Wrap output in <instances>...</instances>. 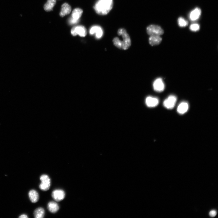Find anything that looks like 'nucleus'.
<instances>
[{
  "label": "nucleus",
  "instance_id": "nucleus-1",
  "mask_svg": "<svg viewBox=\"0 0 218 218\" xmlns=\"http://www.w3.org/2000/svg\"><path fill=\"white\" fill-rule=\"evenodd\" d=\"M119 36H121L122 41H120L119 38L116 37L113 40L114 45L118 48L124 50L129 49L131 45L130 36L126 30L123 28L119 29L117 32Z\"/></svg>",
  "mask_w": 218,
  "mask_h": 218
},
{
  "label": "nucleus",
  "instance_id": "nucleus-2",
  "mask_svg": "<svg viewBox=\"0 0 218 218\" xmlns=\"http://www.w3.org/2000/svg\"><path fill=\"white\" fill-rule=\"evenodd\" d=\"M113 5V0H98L94 8L97 14L105 15L110 12Z\"/></svg>",
  "mask_w": 218,
  "mask_h": 218
},
{
  "label": "nucleus",
  "instance_id": "nucleus-3",
  "mask_svg": "<svg viewBox=\"0 0 218 218\" xmlns=\"http://www.w3.org/2000/svg\"><path fill=\"white\" fill-rule=\"evenodd\" d=\"M83 10L79 8L74 9L72 11L71 17L68 20V23L70 25L77 24L79 22L83 13Z\"/></svg>",
  "mask_w": 218,
  "mask_h": 218
},
{
  "label": "nucleus",
  "instance_id": "nucleus-4",
  "mask_svg": "<svg viewBox=\"0 0 218 218\" xmlns=\"http://www.w3.org/2000/svg\"><path fill=\"white\" fill-rule=\"evenodd\" d=\"M147 34L151 36H160L164 33V31L161 27L155 25L148 26L147 28Z\"/></svg>",
  "mask_w": 218,
  "mask_h": 218
},
{
  "label": "nucleus",
  "instance_id": "nucleus-5",
  "mask_svg": "<svg viewBox=\"0 0 218 218\" xmlns=\"http://www.w3.org/2000/svg\"><path fill=\"white\" fill-rule=\"evenodd\" d=\"M41 183L39 186L41 190L43 191H47L49 190L51 186V180L48 175H43L40 177Z\"/></svg>",
  "mask_w": 218,
  "mask_h": 218
},
{
  "label": "nucleus",
  "instance_id": "nucleus-6",
  "mask_svg": "<svg viewBox=\"0 0 218 218\" xmlns=\"http://www.w3.org/2000/svg\"><path fill=\"white\" fill-rule=\"evenodd\" d=\"M71 33L74 36L79 35L81 37H85L87 34L86 28L82 26H78L73 27L71 30Z\"/></svg>",
  "mask_w": 218,
  "mask_h": 218
},
{
  "label": "nucleus",
  "instance_id": "nucleus-7",
  "mask_svg": "<svg viewBox=\"0 0 218 218\" xmlns=\"http://www.w3.org/2000/svg\"><path fill=\"white\" fill-rule=\"evenodd\" d=\"M177 100V98L175 96L171 95L164 101L163 105L168 109H172L175 107Z\"/></svg>",
  "mask_w": 218,
  "mask_h": 218
},
{
  "label": "nucleus",
  "instance_id": "nucleus-8",
  "mask_svg": "<svg viewBox=\"0 0 218 218\" xmlns=\"http://www.w3.org/2000/svg\"><path fill=\"white\" fill-rule=\"evenodd\" d=\"M52 196L54 200L60 202L62 201L65 197L64 191L61 189H57L52 192Z\"/></svg>",
  "mask_w": 218,
  "mask_h": 218
},
{
  "label": "nucleus",
  "instance_id": "nucleus-9",
  "mask_svg": "<svg viewBox=\"0 0 218 218\" xmlns=\"http://www.w3.org/2000/svg\"><path fill=\"white\" fill-rule=\"evenodd\" d=\"M89 33L91 35L95 34L96 38L100 39L103 35V31L102 28L98 26H94L91 27L90 29Z\"/></svg>",
  "mask_w": 218,
  "mask_h": 218
},
{
  "label": "nucleus",
  "instance_id": "nucleus-10",
  "mask_svg": "<svg viewBox=\"0 0 218 218\" xmlns=\"http://www.w3.org/2000/svg\"><path fill=\"white\" fill-rule=\"evenodd\" d=\"M154 90L159 92H162L164 90L165 86L162 79L159 78L155 80L153 84Z\"/></svg>",
  "mask_w": 218,
  "mask_h": 218
},
{
  "label": "nucleus",
  "instance_id": "nucleus-11",
  "mask_svg": "<svg viewBox=\"0 0 218 218\" xmlns=\"http://www.w3.org/2000/svg\"><path fill=\"white\" fill-rule=\"evenodd\" d=\"M189 105L186 102H183L180 103L178 106L177 111L178 113L181 115L186 113L189 110Z\"/></svg>",
  "mask_w": 218,
  "mask_h": 218
},
{
  "label": "nucleus",
  "instance_id": "nucleus-12",
  "mask_svg": "<svg viewBox=\"0 0 218 218\" xmlns=\"http://www.w3.org/2000/svg\"><path fill=\"white\" fill-rule=\"evenodd\" d=\"M145 102L147 106L150 107H154L158 105L159 100L157 98L149 96L147 98Z\"/></svg>",
  "mask_w": 218,
  "mask_h": 218
},
{
  "label": "nucleus",
  "instance_id": "nucleus-13",
  "mask_svg": "<svg viewBox=\"0 0 218 218\" xmlns=\"http://www.w3.org/2000/svg\"><path fill=\"white\" fill-rule=\"evenodd\" d=\"M71 10V8L70 6L68 4L65 3L62 6L60 15L61 17H64L65 16L69 14Z\"/></svg>",
  "mask_w": 218,
  "mask_h": 218
},
{
  "label": "nucleus",
  "instance_id": "nucleus-14",
  "mask_svg": "<svg viewBox=\"0 0 218 218\" xmlns=\"http://www.w3.org/2000/svg\"><path fill=\"white\" fill-rule=\"evenodd\" d=\"M201 14V10L198 8H196L192 11L190 15V20L192 21H195L198 19Z\"/></svg>",
  "mask_w": 218,
  "mask_h": 218
},
{
  "label": "nucleus",
  "instance_id": "nucleus-15",
  "mask_svg": "<svg viewBox=\"0 0 218 218\" xmlns=\"http://www.w3.org/2000/svg\"><path fill=\"white\" fill-rule=\"evenodd\" d=\"M29 196L31 201L32 203H35L39 200V194L38 192L34 190H31L29 191Z\"/></svg>",
  "mask_w": 218,
  "mask_h": 218
},
{
  "label": "nucleus",
  "instance_id": "nucleus-16",
  "mask_svg": "<svg viewBox=\"0 0 218 218\" xmlns=\"http://www.w3.org/2000/svg\"><path fill=\"white\" fill-rule=\"evenodd\" d=\"M162 41V38L160 36H151L149 39V42L152 46L159 44Z\"/></svg>",
  "mask_w": 218,
  "mask_h": 218
},
{
  "label": "nucleus",
  "instance_id": "nucleus-17",
  "mask_svg": "<svg viewBox=\"0 0 218 218\" xmlns=\"http://www.w3.org/2000/svg\"><path fill=\"white\" fill-rule=\"evenodd\" d=\"M47 207L49 211L53 213H56L59 209L58 204L54 202H49L48 204Z\"/></svg>",
  "mask_w": 218,
  "mask_h": 218
},
{
  "label": "nucleus",
  "instance_id": "nucleus-18",
  "mask_svg": "<svg viewBox=\"0 0 218 218\" xmlns=\"http://www.w3.org/2000/svg\"><path fill=\"white\" fill-rule=\"evenodd\" d=\"M56 3V0H48L47 2L44 6V8L45 10L47 12L52 10L53 8Z\"/></svg>",
  "mask_w": 218,
  "mask_h": 218
},
{
  "label": "nucleus",
  "instance_id": "nucleus-19",
  "mask_svg": "<svg viewBox=\"0 0 218 218\" xmlns=\"http://www.w3.org/2000/svg\"><path fill=\"white\" fill-rule=\"evenodd\" d=\"M45 211L42 208H39L36 209L34 212V216L35 218H43L45 215Z\"/></svg>",
  "mask_w": 218,
  "mask_h": 218
},
{
  "label": "nucleus",
  "instance_id": "nucleus-20",
  "mask_svg": "<svg viewBox=\"0 0 218 218\" xmlns=\"http://www.w3.org/2000/svg\"><path fill=\"white\" fill-rule=\"evenodd\" d=\"M178 23L179 26L181 27H186L188 25V23L184 18L180 17L178 20Z\"/></svg>",
  "mask_w": 218,
  "mask_h": 218
},
{
  "label": "nucleus",
  "instance_id": "nucleus-21",
  "mask_svg": "<svg viewBox=\"0 0 218 218\" xmlns=\"http://www.w3.org/2000/svg\"><path fill=\"white\" fill-rule=\"evenodd\" d=\"M200 27V26L198 24H194L191 25L190 29L192 31L196 32L199 30Z\"/></svg>",
  "mask_w": 218,
  "mask_h": 218
},
{
  "label": "nucleus",
  "instance_id": "nucleus-22",
  "mask_svg": "<svg viewBox=\"0 0 218 218\" xmlns=\"http://www.w3.org/2000/svg\"><path fill=\"white\" fill-rule=\"evenodd\" d=\"M216 214L217 212L216 211L214 210L211 211L209 213L210 216L212 217H215Z\"/></svg>",
  "mask_w": 218,
  "mask_h": 218
},
{
  "label": "nucleus",
  "instance_id": "nucleus-23",
  "mask_svg": "<svg viewBox=\"0 0 218 218\" xmlns=\"http://www.w3.org/2000/svg\"><path fill=\"white\" fill-rule=\"evenodd\" d=\"M20 218H28L26 214H23L19 217Z\"/></svg>",
  "mask_w": 218,
  "mask_h": 218
}]
</instances>
